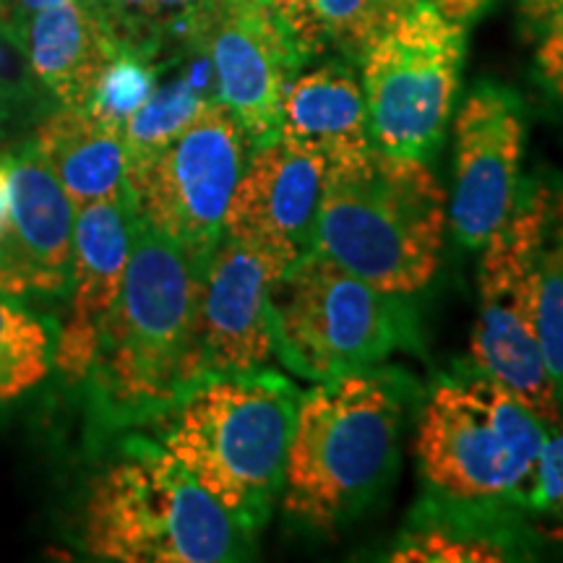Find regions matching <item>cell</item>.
<instances>
[{
	"label": "cell",
	"instance_id": "13",
	"mask_svg": "<svg viewBox=\"0 0 563 563\" xmlns=\"http://www.w3.org/2000/svg\"><path fill=\"white\" fill-rule=\"evenodd\" d=\"M327 159L274 136L256 144L232 194L222 235L243 243L282 277L313 249Z\"/></svg>",
	"mask_w": 563,
	"mask_h": 563
},
{
	"label": "cell",
	"instance_id": "31",
	"mask_svg": "<svg viewBox=\"0 0 563 563\" xmlns=\"http://www.w3.org/2000/svg\"><path fill=\"white\" fill-rule=\"evenodd\" d=\"M422 3L433 5V9L441 11L446 19L460 21V24L467 26L470 21H475L485 9H488L490 0H422Z\"/></svg>",
	"mask_w": 563,
	"mask_h": 563
},
{
	"label": "cell",
	"instance_id": "34",
	"mask_svg": "<svg viewBox=\"0 0 563 563\" xmlns=\"http://www.w3.org/2000/svg\"><path fill=\"white\" fill-rule=\"evenodd\" d=\"M9 5H11V0H0V19L3 21H9Z\"/></svg>",
	"mask_w": 563,
	"mask_h": 563
},
{
	"label": "cell",
	"instance_id": "9",
	"mask_svg": "<svg viewBox=\"0 0 563 563\" xmlns=\"http://www.w3.org/2000/svg\"><path fill=\"white\" fill-rule=\"evenodd\" d=\"M467 26L415 3L361 58L371 141L399 157L431 159L452 118Z\"/></svg>",
	"mask_w": 563,
	"mask_h": 563
},
{
	"label": "cell",
	"instance_id": "29",
	"mask_svg": "<svg viewBox=\"0 0 563 563\" xmlns=\"http://www.w3.org/2000/svg\"><path fill=\"white\" fill-rule=\"evenodd\" d=\"M532 32L538 37L534 63L540 79L553 91L555 100L563 102V0L532 26Z\"/></svg>",
	"mask_w": 563,
	"mask_h": 563
},
{
	"label": "cell",
	"instance_id": "6",
	"mask_svg": "<svg viewBox=\"0 0 563 563\" xmlns=\"http://www.w3.org/2000/svg\"><path fill=\"white\" fill-rule=\"evenodd\" d=\"M253 532L203 490L159 441L129 439L84 504V548L121 563H224Z\"/></svg>",
	"mask_w": 563,
	"mask_h": 563
},
{
	"label": "cell",
	"instance_id": "28",
	"mask_svg": "<svg viewBox=\"0 0 563 563\" xmlns=\"http://www.w3.org/2000/svg\"><path fill=\"white\" fill-rule=\"evenodd\" d=\"M121 45L162 53V32L154 0H89Z\"/></svg>",
	"mask_w": 563,
	"mask_h": 563
},
{
	"label": "cell",
	"instance_id": "2",
	"mask_svg": "<svg viewBox=\"0 0 563 563\" xmlns=\"http://www.w3.org/2000/svg\"><path fill=\"white\" fill-rule=\"evenodd\" d=\"M405 399V376L382 368L300 394L282 485V509L295 525L332 532L378 496L399 460Z\"/></svg>",
	"mask_w": 563,
	"mask_h": 563
},
{
	"label": "cell",
	"instance_id": "22",
	"mask_svg": "<svg viewBox=\"0 0 563 563\" xmlns=\"http://www.w3.org/2000/svg\"><path fill=\"white\" fill-rule=\"evenodd\" d=\"M538 327L545 368L563 399V183L543 175L538 258Z\"/></svg>",
	"mask_w": 563,
	"mask_h": 563
},
{
	"label": "cell",
	"instance_id": "7",
	"mask_svg": "<svg viewBox=\"0 0 563 563\" xmlns=\"http://www.w3.org/2000/svg\"><path fill=\"white\" fill-rule=\"evenodd\" d=\"M407 298L378 290L311 249L272 285L277 357L311 384L376 368L418 342Z\"/></svg>",
	"mask_w": 563,
	"mask_h": 563
},
{
	"label": "cell",
	"instance_id": "26",
	"mask_svg": "<svg viewBox=\"0 0 563 563\" xmlns=\"http://www.w3.org/2000/svg\"><path fill=\"white\" fill-rule=\"evenodd\" d=\"M47 100L51 97L34 76L24 37L11 21L0 19V123L30 115L45 108Z\"/></svg>",
	"mask_w": 563,
	"mask_h": 563
},
{
	"label": "cell",
	"instance_id": "27",
	"mask_svg": "<svg viewBox=\"0 0 563 563\" xmlns=\"http://www.w3.org/2000/svg\"><path fill=\"white\" fill-rule=\"evenodd\" d=\"M527 511L543 519L548 532L563 538V420L545 433Z\"/></svg>",
	"mask_w": 563,
	"mask_h": 563
},
{
	"label": "cell",
	"instance_id": "23",
	"mask_svg": "<svg viewBox=\"0 0 563 563\" xmlns=\"http://www.w3.org/2000/svg\"><path fill=\"white\" fill-rule=\"evenodd\" d=\"M55 329L30 308L0 295V405H9L51 376Z\"/></svg>",
	"mask_w": 563,
	"mask_h": 563
},
{
	"label": "cell",
	"instance_id": "21",
	"mask_svg": "<svg viewBox=\"0 0 563 563\" xmlns=\"http://www.w3.org/2000/svg\"><path fill=\"white\" fill-rule=\"evenodd\" d=\"M514 532L496 522V514L456 509L435 501V511L399 538L389 561L402 563H475L511 559Z\"/></svg>",
	"mask_w": 563,
	"mask_h": 563
},
{
	"label": "cell",
	"instance_id": "4",
	"mask_svg": "<svg viewBox=\"0 0 563 563\" xmlns=\"http://www.w3.org/2000/svg\"><path fill=\"white\" fill-rule=\"evenodd\" d=\"M298 399L269 368L207 376L154 422L162 446L256 534L285 485Z\"/></svg>",
	"mask_w": 563,
	"mask_h": 563
},
{
	"label": "cell",
	"instance_id": "32",
	"mask_svg": "<svg viewBox=\"0 0 563 563\" xmlns=\"http://www.w3.org/2000/svg\"><path fill=\"white\" fill-rule=\"evenodd\" d=\"M13 154L16 152H0V228H3L5 217H9L11 203V167Z\"/></svg>",
	"mask_w": 563,
	"mask_h": 563
},
{
	"label": "cell",
	"instance_id": "12",
	"mask_svg": "<svg viewBox=\"0 0 563 563\" xmlns=\"http://www.w3.org/2000/svg\"><path fill=\"white\" fill-rule=\"evenodd\" d=\"M454 186L449 224L454 241L481 251L509 220L522 188L525 108L511 89L481 84L470 91L454 125Z\"/></svg>",
	"mask_w": 563,
	"mask_h": 563
},
{
	"label": "cell",
	"instance_id": "10",
	"mask_svg": "<svg viewBox=\"0 0 563 563\" xmlns=\"http://www.w3.org/2000/svg\"><path fill=\"white\" fill-rule=\"evenodd\" d=\"M251 150L241 121L220 100L209 102L165 146L129 159L125 191L133 214L203 262L220 243Z\"/></svg>",
	"mask_w": 563,
	"mask_h": 563
},
{
	"label": "cell",
	"instance_id": "30",
	"mask_svg": "<svg viewBox=\"0 0 563 563\" xmlns=\"http://www.w3.org/2000/svg\"><path fill=\"white\" fill-rule=\"evenodd\" d=\"M264 3L266 9L285 24V30L290 32V37L295 40V45H298L302 58L311 60L316 55L327 51L319 30V21H316V0H264Z\"/></svg>",
	"mask_w": 563,
	"mask_h": 563
},
{
	"label": "cell",
	"instance_id": "19",
	"mask_svg": "<svg viewBox=\"0 0 563 563\" xmlns=\"http://www.w3.org/2000/svg\"><path fill=\"white\" fill-rule=\"evenodd\" d=\"M277 136L332 162L373 144L363 84L347 63L329 60L295 74L282 102Z\"/></svg>",
	"mask_w": 563,
	"mask_h": 563
},
{
	"label": "cell",
	"instance_id": "11",
	"mask_svg": "<svg viewBox=\"0 0 563 563\" xmlns=\"http://www.w3.org/2000/svg\"><path fill=\"white\" fill-rule=\"evenodd\" d=\"M188 37L209 55L217 100L241 121L251 144L277 136L287 87L306 58L264 0H207Z\"/></svg>",
	"mask_w": 563,
	"mask_h": 563
},
{
	"label": "cell",
	"instance_id": "15",
	"mask_svg": "<svg viewBox=\"0 0 563 563\" xmlns=\"http://www.w3.org/2000/svg\"><path fill=\"white\" fill-rule=\"evenodd\" d=\"M129 194L102 199L76 211L70 262L68 316L55 340V368L68 386L87 382L104 321L121 295L133 245Z\"/></svg>",
	"mask_w": 563,
	"mask_h": 563
},
{
	"label": "cell",
	"instance_id": "3",
	"mask_svg": "<svg viewBox=\"0 0 563 563\" xmlns=\"http://www.w3.org/2000/svg\"><path fill=\"white\" fill-rule=\"evenodd\" d=\"M449 199L426 159L378 146L327 162L313 249L394 295L439 272Z\"/></svg>",
	"mask_w": 563,
	"mask_h": 563
},
{
	"label": "cell",
	"instance_id": "17",
	"mask_svg": "<svg viewBox=\"0 0 563 563\" xmlns=\"http://www.w3.org/2000/svg\"><path fill=\"white\" fill-rule=\"evenodd\" d=\"M40 87L55 104L87 108L91 89L121 42L89 0H66L19 26Z\"/></svg>",
	"mask_w": 563,
	"mask_h": 563
},
{
	"label": "cell",
	"instance_id": "8",
	"mask_svg": "<svg viewBox=\"0 0 563 563\" xmlns=\"http://www.w3.org/2000/svg\"><path fill=\"white\" fill-rule=\"evenodd\" d=\"M543 175L522 180L517 203L483 243L477 319L470 363L517 394L548 428L563 420V399L545 368L538 327V258Z\"/></svg>",
	"mask_w": 563,
	"mask_h": 563
},
{
	"label": "cell",
	"instance_id": "16",
	"mask_svg": "<svg viewBox=\"0 0 563 563\" xmlns=\"http://www.w3.org/2000/svg\"><path fill=\"white\" fill-rule=\"evenodd\" d=\"M264 258L222 235L203 262L199 342L203 376L266 368L277 355L272 329V285Z\"/></svg>",
	"mask_w": 563,
	"mask_h": 563
},
{
	"label": "cell",
	"instance_id": "18",
	"mask_svg": "<svg viewBox=\"0 0 563 563\" xmlns=\"http://www.w3.org/2000/svg\"><path fill=\"white\" fill-rule=\"evenodd\" d=\"M30 146L51 167L76 211L87 203L129 194V152L123 133L97 121L84 108L55 104L42 115Z\"/></svg>",
	"mask_w": 563,
	"mask_h": 563
},
{
	"label": "cell",
	"instance_id": "14",
	"mask_svg": "<svg viewBox=\"0 0 563 563\" xmlns=\"http://www.w3.org/2000/svg\"><path fill=\"white\" fill-rule=\"evenodd\" d=\"M76 209L30 144L13 154L9 217L0 228V295H68Z\"/></svg>",
	"mask_w": 563,
	"mask_h": 563
},
{
	"label": "cell",
	"instance_id": "20",
	"mask_svg": "<svg viewBox=\"0 0 563 563\" xmlns=\"http://www.w3.org/2000/svg\"><path fill=\"white\" fill-rule=\"evenodd\" d=\"M209 102H217V79L209 55L194 37L180 45V68L157 87L123 125V141L129 159L165 146L194 121Z\"/></svg>",
	"mask_w": 563,
	"mask_h": 563
},
{
	"label": "cell",
	"instance_id": "24",
	"mask_svg": "<svg viewBox=\"0 0 563 563\" xmlns=\"http://www.w3.org/2000/svg\"><path fill=\"white\" fill-rule=\"evenodd\" d=\"M162 76L159 55L121 45L102 68L87 102L89 115L123 133V125L150 100Z\"/></svg>",
	"mask_w": 563,
	"mask_h": 563
},
{
	"label": "cell",
	"instance_id": "25",
	"mask_svg": "<svg viewBox=\"0 0 563 563\" xmlns=\"http://www.w3.org/2000/svg\"><path fill=\"white\" fill-rule=\"evenodd\" d=\"M420 0H316L323 45L361 63L365 51Z\"/></svg>",
	"mask_w": 563,
	"mask_h": 563
},
{
	"label": "cell",
	"instance_id": "5",
	"mask_svg": "<svg viewBox=\"0 0 563 563\" xmlns=\"http://www.w3.org/2000/svg\"><path fill=\"white\" fill-rule=\"evenodd\" d=\"M548 426L473 363L435 382L415 454L435 501L504 514L530 506Z\"/></svg>",
	"mask_w": 563,
	"mask_h": 563
},
{
	"label": "cell",
	"instance_id": "33",
	"mask_svg": "<svg viewBox=\"0 0 563 563\" xmlns=\"http://www.w3.org/2000/svg\"><path fill=\"white\" fill-rule=\"evenodd\" d=\"M561 0H519V11H522L525 21L530 24V30H532V26L538 24V21L543 19L548 11L555 9Z\"/></svg>",
	"mask_w": 563,
	"mask_h": 563
},
{
	"label": "cell",
	"instance_id": "1",
	"mask_svg": "<svg viewBox=\"0 0 563 563\" xmlns=\"http://www.w3.org/2000/svg\"><path fill=\"white\" fill-rule=\"evenodd\" d=\"M203 262L133 220L121 295L84 382L102 426L154 422L207 378L199 342Z\"/></svg>",
	"mask_w": 563,
	"mask_h": 563
}]
</instances>
